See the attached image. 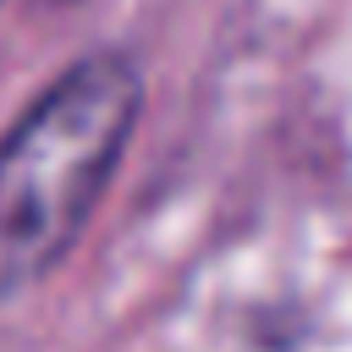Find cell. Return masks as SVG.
<instances>
[{
	"label": "cell",
	"mask_w": 352,
	"mask_h": 352,
	"mask_svg": "<svg viewBox=\"0 0 352 352\" xmlns=\"http://www.w3.org/2000/svg\"><path fill=\"white\" fill-rule=\"evenodd\" d=\"M143 110L138 60H72L0 138V302L38 286L99 209Z\"/></svg>",
	"instance_id": "6da1fadb"
}]
</instances>
